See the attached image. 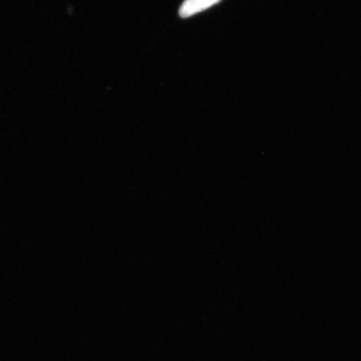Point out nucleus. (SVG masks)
Returning <instances> with one entry per match:
<instances>
[{
  "mask_svg": "<svg viewBox=\"0 0 361 361\" xmlns=\"http://www.w3.org/2000/svg\"><path fill=\"white\" fill-rule=\"evenodd\" d=\"M221 0H185L180 8V16L188 18L196 13L207 10V8L214 6Z\"/></svg>",
  "mask_w": 361,
  "mask_h": 361,
  "instance_id": "obj_1",
  "label": "nucleus"
}]
</instances>
